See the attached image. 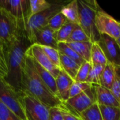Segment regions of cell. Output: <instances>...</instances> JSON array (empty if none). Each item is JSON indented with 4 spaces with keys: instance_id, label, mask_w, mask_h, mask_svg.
Wrapping results in <instances>:
<instances>
[{
    "instance_id": "obj_19",
    "label": "cell",
    "mask_w": 120,
    "mask_h": 120,
    "mask_svg": "<svg viewBox=\"0 0 120 120\" xmlns=\"http://www.w3.org/2000/svg\"><path fill=\"white\" fill-rule=\"evenodd\" d=\"M115 77V67L108 63L103 70L101 79H100V85L105 87L108 89H111Z\"/></svg>"
},
{
    "instance_id": "obj_8",
    "label": "cell",
    "mask_w": 120,
    "mask_h": 120,
    "mask_svg": "<svg viewBox=\"0 0 120 120\" xmlns=\"http://www.w3.org/2000/svg\"><path fill=\"white\" fill-rule=\"evenodd\" d=\"M96 27L100 34H106L115 40L120 37V21L98 7L96 15Z\"/></svg>"
},
{
    "instance_id": "obj_22",
    "label": "cell",
    "mask_w": 120,
    "mask_h": 120,
    "mask_svg": "<svg viewBox=\"0 0 120 120\" xmlns=\"http://www.w3.org/2000/svg\"><path fill=\"white\" fill-rule=\"evenodd\" d=\"M57 49L60 53L69 57L79 65H82L85 62V60L81 56H79L72 48H70L65 42H58Z\"/></svg>"
},
{
    "instance_id": "obj_10",
    "label": "cell",
    "mask_w": 120,
    "mask_h": 120,
    "mask_svg": "<svg viewBox=\"0 0 120 120\" xmlns=\"http://www.w3.org/2000/svg\"><path fill=\"white\" fill-rule=\"evenodd\" d=\"M64 103L72 110L78 114H81L96 103V94L93 85L88 90L69 98Z\"/></svg>"
},
{
    "instance_id": "obj_9",
    "label": "cell",
    "mask_w": 120,
    "mask_h": 120,
    "mask_svg": "<svg viewBox=\"0 0 120 120\" xmlns=\"http://www.w3.org/2000/svg\"><path fill=\"white\" fill-rule=\"evenodd\" d=\"M22 101L27 120H49V108L36 98L22 94Z\"/></svg>"
},
{
    "instance_id": "obj_30",
    "label": "cell",
    "mask_w": 120,
    "mask_h": 120,
    "mask_svg": "<svg viewBox=\"0 0 120 120\" xmlns=\"http://www.w3.org/2000/svg\"><path fill=\"white\" fill-rule=\"evenodd\" d=\"M67 21V18L60 11L50 18V20L48 22L47 26H49L53 30L57 32Z\"/></svg>"
},
{
    "instance_id": "obj_14",
    "label": "cell",
    "mask_w": 120,
    "mask_h": 120,
    "mask_svg": "<svg viewBox=\"0 0 120 120\" xmlns=\"http://www.w3.org/2000/svg\"><path fill=\"white\" fill-rule=\"evenodd\" d=\"M56 32L49 26H46L36 32L34 44L50 46L57 49L58 42L57 41Z\"/></svg>"
},
{
    "instance_id": "obj_25",
    "label": "cell",
    "mask_w": 120,
    "mask_h": 120,
    "mask_svg": "<svg viewBox=\"0 0 120 120\" xmlns=\"http://www.w3.org/2000/svg\"><path fill=\"white\" fill-rule=\"evenodd\" d=\"M99 108L103 120H120V107L99 105Z\"/></svg>"
},
{
    "instance_id": "obj_13",
    "label": "cell",
    "mask_w": 120,
    "mask_h": 120,
    "mask_svg": "<svg viewBox=\"0 0 120 120\" xmlns=\"http://www.w3.org/2000/svg\"><path fill=\"white\" fill-rule=\"evenodd\" d=\"M96 94V103L99 105L120 107V102L115 98L110 89L98 84H92Z\"/></svg>"
},
{
    "instance_id": "obj_26",
    "label": "cell",
    "mask_w": 120,
    "mask_h": 120,
    "mask_svg": "<svg viewBox=\"0 0 120 120\" xmlns=\"http://www.w3.org/2000/svg\"><path fill=\"white\" fill-rule=\"evenodd\" d=\"M105 65H91L88 77L86 79V82L91 84H98L100 85V79L103 72Z\"/></svg>"
},
{
    "instance_id": "obj_36",
    "label": "cell",
    "mask_w": 120,
    "mask_h": 120,
    "mask_svg": "<svg viewBox=\"0 0 120 120\" xmlns=\"http://www.w3.org/2000/svg\"><path fill=\"white\" fill-rule=\"evenodd\" d=\"M110 90L120 103V67H115V77Z\"/></svg>"
},
{
    "instance_id": "obj_34",
    "label": "cell",
    "mask_w": 120,
    "mask_h": 120,
    "mask_svg": "<svg viewBox=\"0 0 120 120\" xmlns=\"http://www.w3.org/2000/svg\"><path fill=\"white\" fill-rule=\"evenodd\" d=\"M0 120H22L0 99Z\"/></svg>"
},
{
    "instance_id": "obj_7",
    "label": "cell",
    "mask_w": 120,
    "mask_h": 120,
    "mask_svg": "<svg viewBox=\"0 0 120 120\" xmlns=\"http://www.w3.org/2000/svg\"><path fill=\"white\" fill-rule=\"evenodd\" d=\"M0 7L12 15L25 30L26 24L30 18V1L0 0Z\"/></svg>"
},
{
    "instance_id": "obj_11",
    "label": "cell",
    "mask_w": 120,
    "mask_h": 120,
    "mask_svg": "<svg viewBox=\"0 0 120 120\" xmlns=\"http://www.w3.org/2000/svg\"><path fill=\"white\" fill-rule=\"evenodd\" d=\"M98 43L102 49L108 63L112 64L115 67H120V46L117 41L106 34H101Z\"/></svg>"
},
{
    "instance_id": "obj_27",
    "label": "cell",
    "mask_w": 120,
    "mask_h": 120,
    "mask_svg": "<svg viewBox=\"0 0 120 120\" xmlns=\"http://www.w3.org/2000/svg\"><path fill=\"white\" fill-rule=\"evenodd\" d=\"M53 4L46 0H30V17L49 8Z\"/></svg>"
},
{
    "instance_id": "obj_37",
    "label": "cell",
    "mask_w": 120,
    "mask_h": 120,
    "mask_svg": "<svg viewBox=\"0 0 120 120\" xmlns=\"http://www.w3.org/2000/svg\"><path fill=\"white\" fill-rule=\"evenodd\" d=\"M49 120H64L58 105L49 108Z\"/></svg>"
},
{
    "instance_id": "obj_1",
    "label": "cell",
    "mask_w": 120,
    "mask_h": 120,
    "mask_svg": "<svg viewBox=\"0 0 120 120\" xmlns=\"http://www.w3.org/2000/svg\"><path fill=\"white\" fill-rule=\"evenodd\" d=\"M32 45L26 32L21 30L8 44L4 46L8 73L6 82L17 92L22 94V79L26 61V51Z\"/></svg>"
},
{
    "instance_id": "obj_16",
    "label": "cell",
    "mask_w": 120,
    "mask_h": 120,
    "mask_svg": "<svg viewBox=\"0 0 120 120\" xmlns=\"http://www.w3.org/2000/svg\"><path fill=\"white\" fill-rule=\"evenodd\" d=\"M32 60H33V63H34L35 69L37 70V72L38 73V75L40 77V78L41 79V80L44 82V83L47 86V88L51 91V92L53 94H54L56 96H57L58 98H59V96H58V89H57V86H56V79L52 76V75H51L44 68H43L33 58H32Z\"/></svg>"
},
{
    "instance_id": "obj_28",
    "label": "cell",
    "mask_w": 120,
    "mask_h": 120,
    "mask_svg": "<svg viewBox=\"0 0 120 120\" xmlns=\"http://www.w3.org/2000/svg\"><path fill=\"white\" fill-rule=\"evenodd\" d=\"M83 41H91L89 37L85 33V32L82 30V28L79 25H77L75 28L73 30L72 34H70V37L68 38L67 42L65 43L83 42Z\"/></svg>"
},
{
    "instance_id": "obj_33",
    "label": "cell",
    "mask_w": 120,
    "mask_h": 120,
    "mask_svg": "<svg viewBox=\"0 0 120 120\" xmlns=\"http://www.w3.org/2000/svg\"><path fill=\"white\" fill-rule=\"evenodd\" d=\"M8 73V68L4 46L0 43V78L6 79Z\"/></svg>"
},
{
    "instance_id": "obj_23",
    "label": "cell",
    "mask_w": 120,
    "mask_h": 120,
    "mask_svg": "<svg viewBox=\"0 0 120 120\" xmlns=\"http://www.w3.org/2000/svg\"><path fill=\"white\" fill-rule=\"evenodd\" d=\"M76 25L77 24L68 20L56 32L58 42H67L68 38L72 34L73 30L75 28Z\"/></svg>"
},
{
    "instance_id": "obj_15",
    "label": "cell",
    "mask_w": 120,
    "mask_h": 120,
    "mask_svg": "<svg viewBox=\"0 0 120 120\" xmlns=\"http://www.w3.org/2000/svg\"><path fill=\"white\" fill-rule=\"evenodd\" d=\"M74 81L75 80L63 70H60L59 75L56 78L58 96L63 102H65L69 99L70 90Z\"/></svg>"
},
{
    "instance_id": "obj_3",
    "label": "cell",
    "mask_w": 120,
    "mask_h": 120,
    "mask_svg": "<svg viewBox=\"0 0 120 120\" xmlns=\"http://www.w3.org/2000/svg\"><path fill=\"white\" fill-rule=\"evenodd\" d=\"M99 6L95 0H78L79 25L92 43L98 42L101 37L96 27V15Z\"/></svg>"
},
{
    "instance_id": "obj_2",
    "label": "cell",
    "mask_w": 120,
    "mask_h": 120,
    "mask_svg": "<svg viewBox=\"0 0 120 120\" xmlns=\"http://www.w3.org/2000/svg\"><path fill=\"white\" fill-rule=\"evenodd\" d=\"M22 94L36 98L48 108L58 106L63 103L45 85L37 72L32 58L27 54L22 79Z\"/></svg>"
},
{
    "instance_id": "obj_12",
    "label": "cell",
    "mask_w": 120,
    "mask_h": 120,
    "mask_svg": "<svg viewBox=\"0 0 120 120\" xmlns=\"http://www.w3.org/2000/svg\"><path fill=\"white\" fill-rule=\"evenodd\" d=\"M26 54L32 58L37 63H38L43 68L47 70L56 79L60 72V69L54 65L48 56L42 50L40 45L37 44H32L26 51Z\"/></svg>"
},
{
    "instance_id": "obj_5",
    "label": "cell",
    "mask_w": 120,
    "mask_h": 120,
    "mask_svg": "<svg viewBox=\"0 0 120 120\" xmlns=\"http://www.w3.org/2000/svg\"><path fill=\"white\" fill-rule=\"evenodd\" d=\"M63 6L59 4H53L49 8L31 16L25 27V32L28 39L32 44H34V36L37 31L48 25L50 18L57 13L60 12Z\"/></svg>"
},
{
    "instance_id": "obj_18",
    "label": "cell",
    "mask_w": 120,
    "mask_h": 120,
    "mask_svg": "<svg viewBox=\"0 0 120 120\" xmlns=\"http://www.w3.org/2000/svg\"><path fill=\"white\" fill-rule=\"evenodd\" d=\"M66 44L70 48H72L79 56H81L85 61L90 62L92 42L91 41L70 42Z\"/></svg>"
},
{
    "instance_id": "obj_35",
    "label": "cell",
    "mask_w": 120,
    "mask_h": 120,
    "mask_svg": "<svg viewBox=\"0 0 120 120\" xmlns=\"http://www.w3.org/2000/svg\"><path fill=\"white\" fill-rule=\"evenodd\" d=\"M62 112L64 120H79L78 114L68 107L64 102L58 105Z\"/></svg>"
},
{
    "instance_id": "obj_32",
    "label": "cell",
    "mask_w": 120,
    "mask_h": 120,
    "mask_svg": "<svg viewBox=\"0 0 120 120\" xmlns=\"http://www.w3.org/2000/svg\"><path fill=\"white\" fill-rule=\"evenodd\" d=\"M91 65L92 64L91 63V62L85 61L82 65H80L79 69L76 75V77L75 79V81L80 82H86L88 77L90 69L91 68Z\"/></svg>"
},
{
    "instance_id": "obj_39",
    "label": "cell",
    "mask_w": 120,
    "mask_h": 120,
    "mask_svg": "<svg viewBox=\"0 0 120 120\" xmlns=\"http://www.w3.org/2000/svg\"><path fill=\"white\" fill-rule=\"evenodd\" d=\"M77 114H78V113H77ZM78 117H79V120H83L82 118H81V117L79 116V114H78Z\"/></svg>"
},
{
    "instance_id": "obj_21",
    "label": "cell",
    "mask_w": 120,
    "mask_h": 120,
    "mask_svg": "<svg viewBox=\"0 0 120 120\" xmlns=\"http://www.w3.org/2000/svg\"><path fill=\"white\" fill-rule=\"evenodd\" d=\"M90 62L92 65H105L108 63L106 57L98 42L92 43Z\"/></svg>"
},
{
    "instance_id": "obj_24",
    "label": "cell",
    "mask_w": 120,
    "mask_h": 120,
    "mask_svg": "<svg viewBox=\"0 0 120 120\" xmlns=\"http://www.w3.org/2000/svg\"><path fill=\"white\" fill-rule=\"evenodd\" d=\"M79 115L83 120H103L99 105L97 103Z\"/></svg>"
},
{
    "instance_id": "obj_6",
    "label": "cell",
    "mask_w": 120,
    "mask_h": 120,
    "mask_svg": "<svg viewBox=\"0 0 120 120\" xmlns=\"http://www.w3.org/2000/svg\"><path fill=\"white\" fill-rule=\"evenodd\" d=\"M21 30H25L19 22L5 9L0 7V43L3 46L8 44Z\"/></svg>"
},
{
    "instance_id": "obj_4",
    "label": "cell",
    "mask_w": 120,
    "mask_h": 120,
    "mask_svg": "<svg viewBox=\"0 0 120 120\" xmlns=\"http://www.w3.org/2000/svg\"><path fill=\"white\" fill-rule=\"evenodd\" d=\"M22 94L17 92L4 79L0 78V99L20 119L27 120L22 101Z\"/></svg>"
},
{
    "instance_id": "obj_29",
    "label": "cell",
    "mask_w": 120,
    "mask_h": 120,
    "mask_svg": "<svg viewBox=\"0 0 120 120\" xmlns=\"http://www.w3.org/2000/svg\"><path fill=\"white\" fill-rule=\"evenodd\" d=\"M41 47L42 50L44 51V52L46 53V55L48 56L49 59L51 60V62L54 65H56L60 70H62L60 60V53L58 49H54L53 47H50V46H41Z\"/></svg>"
},
{
    "instance_id": "obj_17",
    "label": "cell",
    "mask_w": 120,
    "mask_h": 120,
    "mask_svg": "<svg viewBox=\"0 0 120 120\" xmlns=\"http://www.w3.org/2000/svg\"><path fill=\"white\" fill-rule=\"evenodd\" d=\"M60 12L67 18L68 21L79 25V22L78 0L72 1L67 5L63 6Z\"/></svg>"
},
{
    "instance_id": "obj_38",
    "label": "cell",
    "mask_w": 120,
    "mask_h": 120,
    "mask_svg": "<svg viewBox=\"0 0 120 120\" xmlns=\"http://www.w3.org/2000/svg\"><path fill=\"white\" fill-rule=\"evenodd\" d=\"M117 41V42H118V44H119V45H120V38H119Z\"/></svg>"
},
{
    "instance_id": "obj_31",
    "label": "cell",
    "mask_w": 120,
    "mask_h": 120,
    "mask_svg": "<svg viewBox=\"0 0 120 120\" xmlns=\"http://www.w3.org/2000/svg\"><path fill=\"white\" fill-rule=\"evenodd\" d=\"M92 86V84L84 82H76L74 81L70 90L69 93V98H71L72 97H75L77 96L78 94L88 90Z\"/></svg>"
},
{
    "instance_id": "obj_20",
    "label": "cell",
    "mask_w": 120,
    "mask_h": 120,
    "mask_svg": "<svg viewBox=\"0 0 120 120\" xmlns=\"http://www.w3.org/2000/svg\"><path fill=\"white\" fill-rule=\"evenodd\" d=\"M60 60L62 70L75 80L80 65L69 57L61 53H60Z\"/></svg>"
}]
</instances>
